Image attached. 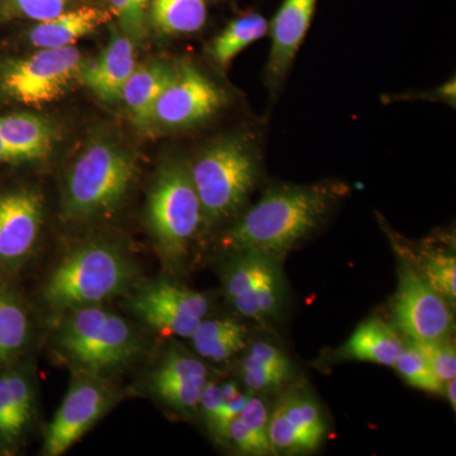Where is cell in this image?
I'll return each instance as SVG.
<instances>
[{"mask_svg":"<svg viewBox=\"0 0 456 456\" xmlns=\"http://www.w3.org/2000/svg\"><path fill=\"white\" fill-rule=\"evenodd\" d=\"M342 189L332 183L270 187L224 233L222 248L232 254L254 250L281 259L321 226Z\"/></svg>","mask_w":456,"mask_h":456,"instance_id":"cell-1","label":"cell"},{"mask_svg":"<svg viewBox=\"0 0 456 456\" xmlns=\"http://www.w3.org/2000/svg\"><path fill=\"white\" fill-rule=\"evenodd\" d=\"M136 171V160L125 147L110 140L93 141L69 171L62 217L86 222L113 215L130 193Z\"/></svg>","mask_w":456,"mask_h":456,"instance_id":"cell-2","label":"cell"},{"mask_svg":"<svg viewBox=\"0 0 456 456\" xmlns=\"http://www.w3.org/2000/svg\"><path fill=\"white\" fill-rule=\"evenodd\" d=\"M189 171L202 222L215 226L235 217L245 206L259 178V151L244 137H227L206 147Z\"/></svg>","mask_w":456,"mask_h":456,"instance_id":"cell-3","label":"cell"},{"mask_svg":"<svg viewBox=\"0 0 456 456\" xmlns=\"http://www.w3.org/2000/svg\"><path fill=\"white\" fill-rule=\"evenodd\" d=\"M134 278V264L119 248L90 242L56 266L45 285L44 298L53 310L71 311L123 292Z\"/></svg>","mask_w":456,"mask_h":456,"instance_id":"cell-4","label":"cell"},{"mask_svg":"<svg viewBox=\"0 0 456 456\" xmlns=\"http://www.w3.org/2000/svg\"><path fill=\"white\" fill-rule=\"evenodd\" d=\"M59 344L80 371L99 377L130 364L141 351L130 323L97 305L69 311Z\"/></svg>","mask_w":456,"mask_h":456,"instance_id":"cell-5","label":"cell"},{"mask_svg":"<svg viewBox=\"0 0 456 456\" xmlns=\"http://www.w3.org/2000/svg\"><path fill=\"white\" fill-rule=\"evenodd\" d=\"M147 224L161 254L178 261L202 224V208L189 167L167 161L159 170L147 202Z\"/></svg>","mask_w":456,"mask_h":456,"instance_id":"cell-6","label":"cell"},{"mask_svg":"<svg viewBox=\"0 0 456 456\" xmlns=\"http://www.w3.org/2000/svg\"><path fill=\"white\" fill-rule=\"evenodd\" d=\"M86 62L77 47L40 49L8 62L0 71V92L31 107H44L65 94L79 80Z\"/></svg>","mask_w":456,"mask_h":456,"instance_id":"cell-7","label":"cell"},{"mask_svg":"<svg viewBox=\"0 0 456 456\" xmlns=\"http://www.w3.org/2000/svg\"><path fill=\"white\" fill-rule=\"evenodd\" d=\"M224 288L242 316L259 323L277 320L287 292L281 257L254 250L233 254L224 268Z\"/></svg>","mask_w":456,"mask_h":456,"instance_id":"cell-8","label":"cell"},{"mask_svg":"<svg viewBox=\"0 0 456 456\" xmlns=\"http://www.w3.org/2000/svg\"><path fill=\"white\" fill-rule=\"evenodd\" d=\"M395 323L411 341L449 340L454 329L452 305L432 288L416 265L403 264L393 298Z\"/></svg>","mask_w":456,"mask_h":456,"instance_id":"cell-9","label":"cell"},{"mask_svg":"<svg viewBox=\"0 0 456 456\" xmlns=\"http://www.w3.org/2000/svg\"><path fill=\"white\" fill-rule=\"evenodd\" d=\"M113 401L112 388L104 382L103 378L80 371L47 428L44 454H65L106 415Z\"/></svg>","mask_w":456,"mask_h":456,"instance_id":"cell-10","label":"cell"},{"mask_svg":"<svg viewBox=\"0 0 456 456\" xmlns=\"http://www.w3.org/2000/svg\"><path fill=\"white\" fill-rule=\"evenodd\" d=\"M226 103V93L189 64L176 65L175 74L156 101L151 125L182 130L200 125Z\"/></svg>","mask_w":456,"mask_h":456,"instance_id":"cell-11","label":"cell"},{"mask_svg":"<svg viewBox=\"0 0 456 456\" xmlns=\"http://www.w3.org/2000/svg\"><path fill=\"white\" fill-rule=\"evenodd\" d=\"M131 307L150 327L167 335L189 338L209 311V301L173 281L147 284L134 294Z\"/></svg>","mask_w":456,"mask_h":456,"instance_id":"cell-12","label":"cell"},{"mask_svg":"<svg viewBox=\"0 0 456 456\" xmlns=\"http://www.w3.org/2000/svg\"><path fill=\"white\" fill-rule=\"evenodd\" d=\"M327 434L320 404L302 388H293L278 399L269 416V441L273 454L311 452Z\"/></svg>","mask_w":456,"mask_h":456,"instance_id":"cell-13","label":"cell"},{"mask_svg":"<svg viewBox=\"0 0 456 456\" xmlns=\"http://www.w3.org/2000/svg\"><path fill=\"white\" fill-rule=\"evenodd\" d=\"M44 216L41 194L9 191L0 196V266L13 269L31 255Z\"/></svg>","mask_w":456,"mask_h":456,"instance_id":"cell-14","label":"cell"},{"mask_svg":"<svg viewBox=\"0 0 456 456\" xmlns=\"http://www.w3.org/2000/svg\"><path fill=\"white\" fill-rule=\"evenodd\" d=\"M316 4L317 0H284L269 23L272 50L266 77L270 86H281L292 68L294 57L310 29Z\"/></svg>","mask_w":456,"mask_h":456,"instance_id":"cell-15","label":"cell"},{"mask_svg":"<svg viewBox=\"0 0 456 456\" xmlns=\"http://www.w3.org/2000/svg\"><path fill=\"white\" fill-rule=\"evenodd\" d=\"M208 382L206 365L178 350L167 354L152 378L156 395L174 410L184 413L197 410L204 387Z\"/></svg>","mask_w":456,"mask_h":456,"instance_id":"cell-16","label":"cell"},{"mask_svg":"<svg viewBox=\"0 0 456 456\" xmlns=\"http://www.w3.org/2000/svg\"><path fill=\"white\" fill-rule=\"evenodd\" d=\"M134 45L127 35L112 28L106 49L84 64L79 82L106 103L121 101L123 86L137 68Z\"/></svg>","mask_w":456,"mask_h":456,"instance_id":"cell-17","label":"cell"},{"mask_svg":"<svg viewBox=\"0 0 456 456\" xmlns=\"http://www.w3.org/2000/svg\"><path fill=\"white\" fill-rule=\"evenodd\" d=\"M110 12L104 9L83 5L66 11L53 20L38 22L28 33L29 42L38 49L74 46L80 38L110 22Z\"/></svg>","mask_w":456,"mask_h":456,"instance_id":"cell-18","label":"cell"},{"mask_svg":"<svg viewBox=\"0 0 456 456\" xmlns=\"http://www.w3.org/2000/svg\"><path fill=\"white\" fill-rule=\"evenodd\" d=\"M33 417V387L22 371L0 374V446L12 448Z\"/></svg>","mask_w":456,"mask_h":456,"instance_id":"cell-19","label":"cell"},{"mask_svg":"<svg viewBox=\"0 0 456 456\" xmlns=\"http://www.w3.org/2000/svg\"><path fill=\"white\" fill-rule=\"evenodd\" d=\"M176 65L165 61L150 62L134 69L122 90L121 101L132 122L139 127L151 126L156 101L175 74Z\"/></svg>","mask_w":456,"mask_h":456,"instance_id":"cell-20","label":"cell"},{"mask_svg":"<svg viewBox=\"0 0 456 456\" xmlns=\"http://www.w3.org/2000/svg\"><path fill=\"white\" fill-rule=\"evenodd\" d=\"M403 349V342L391 327L379 318H369L338 349V359L393 367Z\"/></svg>","mask_w":456,"mask_h":456,"instance_id":"cell-21","label":"cell"},{"mask_svg":"<svg viewBox=\"0 0 456 456\" xmlns=\"http://www.w3.org/2000/svg\"><path fill=\"white\" fill-rule=\"evenodd\" d=\"M0 137L25 161L38 160L53 151L55 131L42 117L13 113L0 117Z\"/></svg>","mask_w":456,"mask_h":456,"instance_id":"cell-22","label":"cell"},{"mask_svg":"<svg viewBox=\"0 0 456 456\" xmlns=\"http://www.w3.org/2000/svg\"><path fill=\"white\" fill-rule=\"evenodd\" d=\"M292 362L270 342L257 341L241 362V377L251 391H272L292 378Z\"/></svg>","mask_w":456,"mask_h":456,"instance_id":"cell-23","label":"cell"},{"mask_svg":"<svg viewBox=\"0 0 456 456\" xmlns=\"http://www.w3.org/2000/svg\"><path fill=\"white\" fill-rule=\"evenodd\" d=\"M207 18V0H150L149 26L163 36L193 35Z\"/></svg>","mask_w":456,"mask_h":456,"instance_id":"cell-24","label":"cell"},{"mask_svg":"<svg viewBox=\"0 0 456 456\" xmlns=\"http://www.w3.org/2000/svg\"><path fill=\"white\" fill-rule=\"evenodd\" d=\"M198 355L221 362L246 347V329L230 318L203 320L191 336Z\"/></svg>","mask_w":456,"mask_h":456,"instance_id":"cell-25","label":"cell"},{"mask_svg":"<svg viewBox=\"0 0 456 456\" xmlns=\"http://www.w3.org/2000/svg\"><path fill=\"white\" fill-rule=\"evenodd\" d=\"M269 22L257 13L245 14L228 23L212 41L209 53L217 65L227 68L232 60L255 41L268 35Z\"/></svg>","mask_w":456,"mask_h":456,"instance_id":"cell-26","label":"cell"},{"mask_svg":"<svg viewBox=\"0 0 456 456\" xmlns=\"http://www.w3.org/2000/svg\"><path fill=\"white\" fill-rule=\"evenodd\" d=\"M28 316L13 293L0 288V367L17 356L28 340Z\"/></svg>","mask_w":456,"mask_h":456,"instance_id":"cell-27","label":"cell"},{"mask_svg":"<svg viewBox=\"0 0 456 456\" xmlns=\"http://www.w3.org/2000/svg\"><path fill=\"white\" fill-rule=\"evenodd\" d=\"M419 272L434 289L454 307L456 298V260L452 251L434 250L422 254Z\"/></svg>","mask_w":456,"mask_h":456,"instance_id":"cell-28","label":"cell"},{"mask_svg":"<svg viewBox=\"0 0 456 456\" xmlns=\"http://www.w3.org/2000/svg\"><path fill=\"white\" fill-rule=\"evenodd\" d=\"M393 367L397 369L401 377L415 388L430 393L444 392V384L437 379L424 354L413 341L404 345V349Z\"/></svg>","mask_w":456,"mask_h":456,"instance_id":"cell-29","label":"cell"},{"mask_svg":"<svg viewBox=\"0 0 456 456\" xmlns=\"http://www.w3.org/2000/svg\"><path fill=\"white\" fill-rule=\"evenodd\" d=\"M112 13L118 20L121 31L134 44L145 41L149 33L150 0H108Z\"/></svg>","mask_w":456,"mask_h":456,"instance_id":"cell-30","label":"cell"},{"mask_svg":"<svg viewBox=\"0 0 456 456\" xmlns=\"http://www.w3.org/2000/svg\"><path fill=\"white\" fill-rule=\"evenodd\" d=\"M415 342V341H413ZM424 354L431 370L437 379L445 386L449 380L455 379L456 355L454 345L450 340L436 342H415Z\"/></svg>","mask_w":456,"mask_h":456,"instance_id":"cell-31","label":"cell"},{"mask_svg":"<svg viewBox=\"0 0 456 456\" xmlns=\"http://www.w3.org/2000/svg\"><path fill=\"white\" fill-rule=\"evenodd\" d=\"M239 416L253 435L263 455H272V446H270L269 441L270 412L265 402L259 397H251L250 395Z\"/></svg>","mask_w":456,"mask_h":456,"instance_id":"cell-32","label":"cell"},{"mask_svg":"<svg viewBox=\"0 0 456 456\" xmlns=\"http://www.w3.org/2000/svg\"><path fill=\"white\" fill-rule=\"evenodd\" d=\"M75 0H8L12 11L20 16L44 22L69 11Z\"/></svg>","mask_w":456,"mask_h":456,"instance_id":"cell-33","label":"cell"},{"mask_svg":"<svg viewBox=\"0 0 456 456\" xmlns=\"http://www.w3.org/2000/svg\"><path fill=\"white\" fill-rule=\"evenodd\" d=\"M224 398L222 395L221 387L218 384L208 382L204 387L202 395L200 399V406L202 410L204 419L208 424L209 428H213L221 407L224 406Z\"/></svg>","mask_w":456,"mask_h":456,"instance_id":"cell-34","label":"cell"},{"mask_svg":"<svg viewBox=\"0 0 456 456\" xmlns=\"http://www.w3.org/2000/svg\"><path fill=\"white\" fill-rule=\"evenodd\" d=\"M20 161H25L22 155L18 154L16 150L12 149L0 137V163H20Z\"/></svg>","mask_w":456,"mask_h":456,"instance_id":"cell-35","label":"cell"},{"mask_svg":"<svg viewBox=\"0 0 456 456\" xmlns=\"http://www.w3.org/2000/svg\"><path fill=\"white\" fill-rule=\"evenodd\" d=\"M444 391H445L446 395H448V399L450 404L452 406V410L455 411L456 408V387H455V379L449 380L448 383H445L444 386Z\"/></svg>","mask_w":456,"mask_h":456,"instance_id":"cell-36","label":"cell"}]
</instances>
